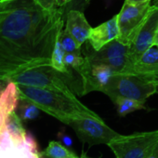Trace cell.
Listing matches in <instances>:
<instances>
[{
    "label": "cell",
    "instance_id": "obj_4",
    "mask_svg": "<svg viewBox=\"0 0 158 158\" xmlns=\"http://www.w3.org/2000/svg\"><path fill=\"white\" fill-rule=\"evenodd\" d=\"M102 92L111 101L122 97L145 103L148 98L158 92V87L134 73H116Z\"/></svg>",
    "mask_w": 158,
    "mask_h": 158
},
{
    "label": "cell",
    "instance_id": "obj_26",
    "mask_svg": "<svg viewBox=\"0 0 158 158\" xmlns=\"http://www.w3.org/2000/svg\"><path fill=\"white\" fill-rule=\"evenodd\" d=\"M151 0H125V2L130 5H139L145 2H149Z\"/></svg>",
    "mask_w": 158,
    "mask_h": 158
},
{
    "label": "cell",
    "instance_id": "obj_19",
    "mask_svg": "<svg viewBox=\"0 0 158 158\" xmlns=\"http://www.w3.org/2000/svg\"><path fill=\"white\" fill-rule=\"evenodd\" d=\"M18 109H19V115L22 118L23 121H30V120H35V118L38 117L40 114V109L32 103L29 101L20 99L19 104H18Z\"/></svg>",
    "mask_w": 158,
    "mask_h": 158
},
{
    "label": "cell",
    "instance_id": "obj_6",
    "mask_svg": "<svg viewBox=\"0 0 158 158\" xmlns=\"http://www.w3.org/2000/svg\"><path fill=\"white\" fill-rule=\"evenodd\" d=\"M63 124L73 129L77 138L90 146L106 144L120 134L105 124L102 117L78 115L66 119Z\"/></svg>",
    "mask_w": 158,
    "mask_h": 158
},
{
    "label": "cell",
    "instance_id": "obj_10",
    "mask_svg": "<svg viewBox=\"0 0 158 158\" xmlns=\"http://www.w3.org/2000/svg\"><path fill=\"white\" fill-rule=\"evenodd\" d=\"M158 29V7L152 5L132 44L130 45V58L134 65L141 55L153 46V39Z\"/></svg>",
    "mask_w": 158,
    "mask_h": 158
},
{
    "label": "cell",
    "instance_id": "obj_7",
    "mask_svg": "<svg viewBox=\"0 0 158 158\" xmlns=\"http://www.w3.org/2000/svg\"><path fill=\"white\" fill-rule=\"evenodd\" d=\"M83 53L84 56L93 63H103L113 68L116 73H131L134 63L130 58V48L128 46L115 39L100 50H94L88 45Z\"/></svg>",
    "mask_w": 158,
    "mask_h": 158
},
{
    "label": "cell",
    "instance_id": "obj_18",
    "mask_svg": "<svg viewBox=\"0 0 158 158\" xmlns=\"http://www.w3.org/2000/svg\"><path fill=\"white\" fill-rule=\"evenodd\" d=\"M131 73L137 74L148 82H152L158 87V64L139 65L135 64Z\"/></svg>",
    "mask_w": 158,
    "mask_h": 158
},
{
    "label": "cell",
    "instance_id": "obj_29",
    "mask_svg": "<svg viewBox=\"0 0 158 158\" xmlns=\"http://www.w3.org/2000/svg\"><path fill=\"white\" fill-rule=\"evenodd\" d=\"M153 46L158 47V29L156 31V34H155V36H154V39H153Z\"/></svg>",
    "mask_w": 158,
    "mask_h": 158
},
{
    "label": "cell",
    "instance_id": "obj_21",
    "mask_svg": "<svg viewBox=\"0 0 158 158\" xmlns=\"http://www.w3.org/2000/svg\"><path fill=\"white\" fill-rule=\"evenodd\" d=\"M86 58L82 55V53H66L64 57V61L68 69H73L75 72L82 67L85 63Z\"/></svg>",
    "mask_w": 158,
    "mask_h": 158
},
{
    "label": "cell",
    "instance_id": "obj_23",
    "mask_svg": "<svg viewBox=\"0 0 158 158\" xmlns=\"http://www.w3.org/2000/svg\"><path fill=\"white\" fill-rule=\"evenodd\" d=\"M89 3H90V0H73L68 9L69 10H78L83 11L89 5ZM68 9H67V11H68Z\"/></svg>",
    "mask_w": 158,
    "mask_h": 158
},
{
    "label": "cell",
    "instance_id": "obj_20",
    "mask_svg": "<svg viewBox=\"0 0 158 158\" xmlns=\"http://www.w3.org/2000/svg\"><path fill=\"white\" fill-rule=\"evenodd\" d=\"M59 39H60V44L66 53H82L81 48L78 47L75 40L65 30V28H63L60 31V33L59 35Z\"/></svg>",
    "mask_w": 158,
    "mask_h": 158
},
{
    "label": "cell",
    "instance_id": "obj_13",
    "mask_svg": "<svg viewBox=\"0 0 158 158\" xmlns=\"http://www.w3.org/2000/svg\"><path fill=\"white\" fill-rule=\"evenodd\" d=\"M19 102L20 96L17 84L9 81L3 91L0 93V137L4 134L9 115L16 111Z\"/></svg>",
    "mask_w": 158,
    "mask_h": 158
},
{
    "label": "cell",
    "instance_id": "obj_33",
    "mask_svg": "<svg viewBox=\"0 0 158 158\" xmlns=\"http://www.w3.org/2000/svg\"><path fill=\"white\" fill-rule=\"evenodd\" d=\"M157 7H158V6H157Z\"/></svg>",
    "mask_w": 158,
    "mask_h": 158
},
{
    "label": "cell",
    "instance_id": "obj_30",
    "mask_svg": "<svg viewBox=\"0 0 158 158\" xmlns=\"http://www.w3.org/2000/svg\"><path fill=\"white\" fill-rule=\"evenodd\" d=\"M79 158H89V157H88L86 153H83L81 156H79Z\"/></svg>",
    "mask_w": 158,
    "mask_h": 158
},
{
    "label": "cell",
    "instance_id": "obj_8",
    "mask_svg": "<svg viewBox=\"0 0 158 158\" xmlns=\"http://www.w3.org/2000/svg\"><path fill=\"white\" fill-rule=\"evenodd\" d=\"M151 7V1L139 5H130L125 2L120 12L117 14L119 28L117 40L130 47L138 31L146 19Z\"/></svg>",
    "mask_w": 158,
    "mask_h": 158
},
{
    "label": "cell",
    "instance_id": "obj_11",
    "mask_svg": "<svg viewBox=\"0 0 158 158\" xmlns=\"http://www.w3.org/2000/svg\"><path fill=\"white\" fill-rule=\"evenodd\" d=\"M65 30L73 36L79 48L88 40L92 27L88 23L84 12L78 10H69L65 14Z\"/></svg>",
    "mask_w": 158,
    "mask_h": 158
},
{
    "label": "cell",
    "instance_id": "obj_25",
    "mask_svg": "<svg viewBox=\"0 0 158 158\" xmlns=\"http://www.w3.org/2000/svg\"><path fill=\"white\" fill-rule=\"evenodd\" d=\"M73 0H57V6L60 9H62L64 10V13L66 14L67 9L69 8V6L72 4V2Z\"/></svg>",
    "mask_w": 158,
    "mask_h": 158
},
{
    "label": "cell",
    "instance_id": "obj_9",
    "mask_svg": "<svg viewBox=\"0 0 158 158\" xmlns=\"http://www.w3.org/2000/svg\"><path fill=\"white\" fill-rule=\"evenodd\" d=\"M85 63L76 73L80 77V87L78 95L83 96L89 92L100 91L109 84L112 77L116 74L115 71L103 63H93L87 57Z\"/></svg>",
    "mask_w": 158,
    "mask_h": 158
},
{
    "label": "cell",
    "instance_id": "obj_28",
    "mask_svg": "<svg viewBox=\"0 0 158 158\" xmlns=\"http://www.w3.org/2000/svg\"><path fill=\"white\" fill-rule=\"evenodd\" d=\"M9 81L7 80H2V79H0V93L3 91V89H5V87L7 86Z\"/></svg>",
    "mask_w": 158,
    "mask_h": 158
},
{
    "label": "cell",
    "instance_id": "obj_32",
    "mask_svg": "<svg viewBox=\"0 0 158 158\" xmlns=\"http://www.w3.org/2000/svg\"><path fill=\"white\" fill-rule=\"evenodd\" d=\"M5 0H0V3H2V2H4Z\"/></svg>",
    "mask_w": 158,
    "mask_h": 158
},
{
    "label": "cell",
    "instance_id": "obj_17",
    "mask_svg": "<svg viewBox=\"0 0 158 158\" xmlns=\"http://www.w3.org/2000/svg\"><path fill=\"white\" fill-rule=\"evenodd\" d=\"M65 54H66V52L63 49V48L60 44V41L59 39V36H58V39L56 41V44H55V47H54V49L52 52V56H51V66L58 72H60V73H66V74H72L64 61Z\"/></svg>",
    "mask_w": 158,
    "mask_h": 158
},
{
    "label": "cell",
    "instance_id": "obj_15",
    "mask_svg": "<svg viewBox=\"0 0 158 158\" xmlns=\"http://www.w3.org/2000/svg\"><path fill=\"white\" fill-rule=\"evenodd\" d=\"M42 156L48 158H79L75 153L63 146L60 142L52 140L41 152Z\"/></svg>",
    "mask_w": 158,
    "mask_h": 158
},
{
    "label": "cell",
    "instance_id": "obj_14",
    "mask_svg": "<svg viewBox=\"0 0 158 158\" xmlns=\"http://www.w3.org/2000/svg\"><path fill=\"white\" fill-rule=\"evenodd\" d=\"M5 132L16 145L27 140L28 134L23 125L22 118L16 113V111L12 112L9 115L5 125Z\"/></svg>",
    "mask_w": 158,
    "mask_h": 158
},
{
    "label": "cell",
    "instance_id": "obj_5",
    "mask_svg": "<svg viewBox=\"0 0 158 158\" xmlns=\"http://www.w3.org/2000/svg\"><path fill=\"white\" fill-rule=\"evenodd\" d=\"M158 140V130L119 135L108 146L115 158H150Z\"/></svg>",
    "mask_w": 158,
    "mask_h": 158
},
{
    "label": "cell",
    "instance_id": "obj_16",
    "mask_svg": "<svg viewBox=\"0 0 158 158\" xmlns=\"http://www.w3.org/2000/svg\"><path fill=\"white\" fill-rule=\"evenodd\" d=\"M112 102L114 103L117 113L120 116H126L127 114H128L132 112L146 109L143 102H138V101H135L132 99H128V98L118 97V98H115L114 100H113Z\"/></svg>",
    "mask_w": 158,
    "mask_h": 158
},
{
    "label": "cell",
    "instance_id": "obj_27",
    "mask_svg": "<svg viewBox=\"0 0 158 158\" xmlns=\"http://www.w3.org/2000/svg\"><path fill=\"white\" fill-rule=\"evenodd\" d=\"M150 158H158V140L154 145V148L152 152V154L150 156Z\"/></svg>",
    "mask_w": 158,
    "mask_h": 158
},
{
    "label": "cell",
    "instance_id": "obj_12",
    "mask_svg": "<svg viewBox=\"0 0 158 158\" xmlns=\"http://www.w3.org/2000/svg\"><path fill=\"white\" fill-rule=\"evenodd\" d=\"M119 36V28L117 23V15L114 16L109 21L92 28L89 43L94 50H100L108 43L117 39Z\"/></svg>",
    "mask_w": 158,
    "mask_h": 158
},
{
    "label": "cell",
    "instance_id": "obj_31",
    "mask_svg": "<svg viewBox=\"0 0 158 158\" xmlns=\"http://www.w3.org/2000/svg\"><path fill=\"white\" fill-rule=\"evenodd\" d=\"M154 6H158V0H155L154 1V4H153Z\"/></svg>",
    "mask_w": 158,
    "mask_h": 158
},
{
    "label": "cell",
    "instance_id": "obj_24",
    "mask_svg": "<svg viewBox=\"0 0 158 158\" xmlns=\"http://www.w3.org/2000/svg\"><path fill=\"white\" fill-rule=\"evenodd\" d=\"M38 5L48 10H54L59 9L57 6V0H35Z\"/></svg>",
    "mask_w": 158,
    "mask_h": 158
},
{
    "label": "cell",
    "instance_id": "obj_22",
    "mask_svg": "<svg viewBox=\"0 0 158 158\" xmlns=\"http://www.w3.org/2000/svg\"><path fill=\"white\" fill-rule=\"evenodd\" d=\"M136 64L139 65H153L158 64V47L152 46L148 48L139 58Z\"/></svg>",
    "mask_w": 158,
    "mask_h": 158
},
{
    "label": "cell",
    "instance_id": "obj_1",
    "mask_svg": "<svg viewBox=\"0 0 158 158\" xmlns=\"http://www.w3.org/2000/svg\"><path fill=\"white\" fill-rule=\"evenodd\" d=\"M62 9L48 10L35 0H5L0 3V79L51 65L52 52L64 28Z\"/></svg>",
    "mask_w": 158,
    "mask_h": 158
},
{
    "label": "cell",
    "instance_id": "obj_2",
    "mask_svg": "<svg viewBox=\"0 0 158 158\" xmlns=\"http://www.w3.org/2000/svg\"><path fill=\"white\" fill-rule=\"evenodd\" d=\"M20 99L31 102L41 111L53 116L61 123L66 119L78 115L99 117L95 112L88 108L75 95H69L59 90L17 85Z\"/></svg>",
    "mask_w": 158,
    "mask_h": 158
},
{
    "label": "cell",
    "instance_id": "obj_3",
    "mask_svg": "<svg viewBox=\"0 0 158 158\" xmlns=\"http://www.w3.org/2000/svg\"><path fill=\"white\" fill-rule=\"evenodd\" d=\"M10 81L17 85L59 90L69 95H75L72 87V74L62 73L51 65H42L25 70Z\"/></svg>",
    "mask_w": 158,
    "mask_h": 158
}]
</instances>
